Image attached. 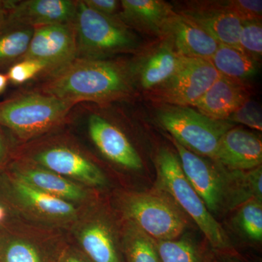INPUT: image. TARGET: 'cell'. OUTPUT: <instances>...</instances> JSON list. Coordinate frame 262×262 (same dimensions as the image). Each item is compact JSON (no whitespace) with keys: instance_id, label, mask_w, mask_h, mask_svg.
I'll return each mask as SVG.
<instances>
[{"instance_id":"cell-20","label":"cell","mask_w":262,"mask_h":262,"mask_svg":"<svg viewBox=\"0 0 262 262\" xmlns=\"http://www.w3.org/2000/svg\"><path fill=\"white\" fill-rule=\"evenodd\" d=\"M0 179L4 180L3 186L5 190L41 214L56 218H69L75 215V206L70 202L32 187L11 173H4Z\"/></svg>"},{"instance_id":"cell-31","label":"cell","mask_w":262,"mask_h":262,"mask_svg":"<svg viewBox=\"0 0 262 262\" xmlns=\"http://www.w3.org/2000/svg\"><path fill=\"white\" fill-rule=\"evenodd\" d=\"M225 3L227 8L242 21L261 20V0H228Z\"/></svg>"},{"instance_id":"cell-2","label":"cell","mask_w":262,"mask_h":262,"mask_svg":"<svg viewBox=\"0 0 262 262\" xmlns=\"http://www.w3.org/2000/svg\"><path fill=\"white\" fill-rule=\"evenodd\" d=\"M75 106L36 89L23 91L0 101V127L32 140L66 123Z\"/></svg>"},{"instance_id":"cell-26","label":"cell","mask_w":262,"mask_h":262,"mask_svg":"<svg viewBox=\"0 0 262 262\" xmlns=\"http://www.w3.org/2000/svg\"><path fill=\"white\" fill-rule=\"evenodd\" d=\"M236 222L241 232L251 241H262V203L250 200L239 207Z\"/></svg>"},{"instance_id":"cell-13","label":"cell","mask_w":262,"mask_h":262,"mask_svg":"<svg viewBox=\"0 0 262 262\" xmlns=\"http://www.w3.org/2000/svg\"><path fill=\"white\" fill-rule=\"evenodd\" d=\"M87 126L91 141L106 159L129 170L143 168L140 155L127 136L106 117L98 113H91Z\"/></svg>"},{"instance_id":"cell-11","label":"cell","mask_w":262,"mask_h":262,"mask_svg":"<svg viewBox=\"0 0 262 262\" xmlns=\"http://www.w3.org/2000/svg\"><path fill=\"white\" fill-rule=\"evenodd\" d=\"M183 57L164 38L143 48L129 61L135 89L149 93L164 83L180 65Z\"/></svg>"},{"instance_id":"cell-24","label":"cell","mask_w":262,"mask_h":262,"mask_svg":"<svg viewBox=\"0 0 262 262\" xmlns=\"http://www.w3.org/2000/svg\"><path fill=\"white\" fill-rule=\"evenodd\" d=\"M161 262H214L188 239L155 241Z\"/></svg>"},{"instance_id":"cell-14","label":"cell","mask_w":262,"mask_h":262,"mask_svg":"<svg viewBox=\"0 0 262 262\" xmlns=\"http://www.w3.org/2000/svg\"><path fill=\"white\" fill-rule=\"evenodd\" d=\"M214 162L229 170L238 171L261 166V138L243 127H232L221 139Z\"/></svg>"},{"instance_id":"cell-36","label":"cell","mask_w":262,"mask_h":262,"mask_svg":"<svg viewBox=\"0 0 262 262\" xmlns=\"http://www.w3.org/2000/svg\"><path fill=\"white\" fill-rule=\"evenodd\" d=\"M15 0H0V12H6L11 8Z\"/></svg>"},{"instance_id":"cell-1","label":"cell","mask_w":262,"mask_h":262,"mask_svg":"<svg viewBox=\"0 0 262 262\" xmlns=\"http://www.w3.org/2000/svg\"><path fill=\"white\" fill-rule=\"evenodd\" d=\"M44 78L36 90L75 106L106 104L125 99L136 91L129 62L115 58H75Z\"/></svg>"},{"instance_id":"cell-32","label":"cell","mask_w":262,"mask_h":262,"mask_svg":"<svg viewBox=\"0 0 262 262\" xmlns=\"http://www.w3.org/2000/svg\"><path fill=\"white\" fill-rule=\"evenodd\" d=\"M84 4L100 14L120 18L121 4L117 0H83Z\"/></svg>"},{"instance_id":"cell-9","label":"cell","mask_w":262,"mask_h":262,"mask_svg":"<svg viewBox=\"0 0 262 262\" xmlns=\"http://www.w3.org/2000/svg\"><path fill=\"white\" fill-rule=\"evenodd\" d=\"M178 152L183 172L188 182L204 202L208 211L218 212L227 201V184L225 169L203 159L186 149L170 137Z\"/></svg>"},{"instance_id":"cell-28","label":"cell","mask_w":262,"mask_h":262,"mask_svg":"<svg viewBox=\"0 0 262 262\" xmlns=\"http://www.w3.org/2000/svg\"><path fill=\"white\" fill-rule=\"evenodd\" d=\"M239 49L258 63L262 57L261 20L243 21L239 35Z\"/></svg>"},{"instance_id":"cell-29","label":"cell","mask_w":262,"mask_h":262,"mask_svg":"<svg viewBox=\"0 0 262 262\" xmlns=\"http://www.w3.org/2000/svg\"><path fill=\"white\" fill-rule=\"evenodd\" d=\"M49 70L45 62L34 58H24L8 69L7 77L10 83L21 85L38 77H46Z\"/></svg>"},{"instance_id":"cell-19","label":"cell","mask_w":262,"mask_h":262,"mask_svg":"<svg viewBox=\"0 0 262 262\" xmlns=\"http://www.w3.org/2000/svg\"><path fill=\"white\" fill-rule=\"evenodd\" d=\"M10 173L32 187L64 201H82L87 196L84 189L75 183L29 162L13 164Z\"/></svg>"},{"instance_id":"cell-12","label":"cell","mask_w":262,"mask_h":262,"mask_svg":"<svg viewBox=\"0 0 262 262\" xmlns=\"http://www.w3.org/2000/svg\"><path fill=\"white\" fill-rule=\"evenodd\" d=\"M176 12L192 20L219 44L239 49L243 21L227 8L225 1L188 2Z\"/></svg>"},{"instance_id":"cell-4","label":"cell","mask_w":262,"mask_h":262,"mask_svg":"<svg viewBox=\"0 0 262 262\" xmlns=\"http://www.w3.org/2000/svg\"><path fill=\"white\" fill-rule=\"evenodd\" d=\"M156 168L159 189L195 222L215 251L232 253V247L225 229L188 182L178 156L168 149H160L156 157Z\"/></svg>"},{"instance_id":"cell-37","label":"cell","mask_w":262,"mask_h":262,"mask_svg":"<svg viewBox=\"0 0 262 262\" xmlns=\"http://www.w3.org/2000/svg\"><path fill=\"white\" fill-rule=\"evenodd\" d=\"M62 262H86L81 258L77 257L75 256H69L67 258H65Z\"/></svg>"},{"instance_id":"cell-25","label":"cell","mask_w":262,"mask_h":262,"mask_svg":"<svg viewBox=\"0 0 262 262\" xmlns=\"http://www.w3.org/2000/svg\"><path fill=\"white\" fill-rule=\"evenodd\" d=\"M125 238L127 262H161L155 239L130 223Z\"/></svg>"},{"instance_id":"cell-33","label":"cell","mask_w":262,"mask_h":262,"mask_svg":"<svg viewBox=\"0 0 262 262\" xmlns=\"http://www.w3.org/2000/svg\"><path fill=\"white\" fill-rule=\"evenodd\" d=\"M248 187L253 200L262 201V168L261 166L245 171Z\"/></svg>"},{"instance_id":"cell-21","label":"cell","mask_w":262,"mask_h":262,"mask_svg":"<svg viewBox=\"0 0 262 262\" xmlns=\"http://www.w3.org/2000/svg\"><path fill=\"white\" fill-rule=\"evenodd\" d=\"M34 28L18 25L4 18L0 21V72L23 59L28 51Z\"/></svg>"},{"instance_id":"cell-15","label":"cell","mask_w":262,"mask_h":262,"mask_svg":"<svg viewBox=\"0 0 262 262\" xmlns=\"http://www.w3.org/2000/svg\"><path fill=\"white\" fill-rule=\"evenodd\" d=\"M77 1L74 0H23L15 1L4 18L11 23L34 27L73 22Z\"/></svg>"},{"instance_id":"cell-23","label":"cell","mask_w":262,"mask_h":262,"mask_svg":"<svg viewBox=\"0 0 262 262\" xmlns=\"http://www.w3.org/2000/svg\"><path fill=\"white\" fill-rule=\"evenodd\" d=\"M210 61L220 75L232 80L247 82L257 73L259 63L238 48L220 45Z\"/></svg>"},{"instance_id":"cell-17","label":"cell","mask_w":262,"mask_h":262,"mask_svg":"<svg viewBox=\"0 0 262 262\" xmlns=\"http://www.w3.org/2000/svg\"><path fill=\"white\" fill-rule=\"evenodd\" d=\"M249 99L251 90L247 82L220 75L193 108L213 120H228L230 115Z\"/></svg>"},{"instance_id":"cell-27","label":"cell","mask_w":262,"mask_h":262,"mask_svg":"<svg viewBox=\"0 0 262 262\" xmlns=\"http://www.w3.org/2000/svg\"><path fill=\"white\" fill-rule=\"evenodd\" d=\"M0 262H44L37 248L23 239L0 238Z\"/></svg>"},{"instance_id":"cell-8","label":"cell","mask_w":262,"mask_h":262,"mask_svg":"<svg viewBox=\"0 0 262 262\" xmlns=\"http://www.w3.org/2000/svg\"><path fill=\"white\" fill-rule=\"evenodd\" d=\"M27 158L29 163L87 185L102 187L106 182L99 167L79 148L69 143L52 141L36 146Z\"/></svg>"},{"instance_id":"cell-38","label":"cell","mask_w":262,"mask_h":262,"mask_svg":"<svg viewBox=\"0 0 262 262\" xmlns=\"http://www.w3.org/2000/svg\"><path fill=\"white\" fill-rule=\"evenodd\" d=\"M5 12H0V21H1L2 18H3V14Z\"/></svg>"},{"instance_id":"cell-6","label":"cell","mask_w":262,"mask_h":262,"mask_svg":"<svg viewBox=\"0 0 262 262\" xmlns=\"http://www.w3.org/2000/svg\"><path fill=\"white\" fill-rule=\"evenodd\" d=\"M124 214L155 241L178 239L187 227V217L173 200L161 189L125 194Z\"/></svg>"},{"instance_id":"cell-7","label":"cell","mask_w":262,"mask_h":262,"mask_svg":"<svg viewBox=\"0 0 262 262\" xmlns=\"http://www.w3.org/2000/svg\"><path fill=\"white\" fill-rule=\"evenodd\" d=\"M220 76L210 60L183 57L173 75L148 95L161 104L193 107Z\"/></svg>"},{"instance_id":"cell-22","label":"cell","mask_w":262,"mask_h":262,"mask_svg":"<svg viewBox=\"0 0 262 262\" xmlns=\"http://www.w3.org/2000/svg\"><path fill=\"white\" fill-rule=\"evenodd\" d=\"M79 239L93 262H122L111 230L103 222L98 221L85 226Z\"/></svg>"},{"instance_id":"cell-18","label":"cell","mask_w":262,"mask_h":262,"mask_svg":"<svg viewBox=\"0 0 262 262\" xmlns=\"http://www.w3.org/2000/svg\"><path fill=\"white\" fill-rule=\"evenodd\" d=\"M120 19L130 29L160 39L165 24L176 13L162 0H122Z\"/></svg>"},{"instance_id":"cell-16","label":"cell","mask_w":262,"mask_h":262,"mask_svg":"<svg viewBox=\"0 0 262 262\" xmlns=\"http://www.w3.org/2000/svg\"><path fill=\"white\" fill-rule=\"evenodd\" d=\"M168 40L181 57L210 60L220 46L196 24L176 12L163 29Z\"/></svg>"},{"instance_id":"cell-10","label":"cell","mask_w":262,"mask_h":262,"mask_svg":"<svg viewBox=\"0 0 262 262\" xmlns=\"http://www.w3.org/2000/svg\"><path fill=\"white\" fill-rule=\"evenodd\" d=\"M76 58L77 41L72 22L34 27L28 51L23 59L34 58L45 62L49 70L48 76L63 68Z\"/></svg>"},{"instance_id":"cell-35","label":"cell","mask_w":262,"mask_h":262,"mask_svg":"<svg viewBox=\"0 0 262 262\" xmlns=\"http://www.w3.org/2000/svg\"><path fill=\"white\" fill-rule=\"evenodd\" d=\"M8 83H9V80L6 74L0 72V94L4 92Z\"/></svg>"},{"instance_id":"cell-34","label":"cell","mask_w":262,"mask_h":262,"mask_svg":"<svg viewBox=\"0 0 262 262\" xmlns=\"http://www.w3.org/2000/svg\"><path fill=\"white\" fill-rule=\"evenodd\" d=\"M10 149L4 136L0 131V166L6 163L9 158Z\"/></svg>"},{"instance_id":"cell-5","label":"cell","mask_w":262,"mask_h":262,"mask_svg":"<svg viewBox=\"0 0 262 262\" xmlns=\"http://www.w3.org/2000/svg\"><path fill=\"white\" fill-rule=\"evenodd\" d=\"M156 119L179 144L213 161L222 136L234 126L233 122L213 120L191 106L161 104Z\"/></svg>"},{"instance_id":"cell-3","label":"cell","mask_w":262,"mask_h":262,"mask_svg":"<svg viewBox=\"0 0 262 262\" xmlns=\"http://www.w3.org/2000/svg\"><path fill=\"white\" fill-rule=\"evenodd\" d=\"M73 25L76 58L108 59L117 55L138 53L142 48L139 37L120 18L100 14L83 0L77 1Z\"/></svg>"},{"instance_id":"cell-30","label":"cell","mask_w":262,"mask_h":262,"mask_svg":"<svg viewBox=\"0 0 262 262\" xmlns=\"http://www.w3.org/2000/svg\"><path fill=\"white\" fill-rule=\"evenodd\" d=\"M229 121L237 122L255 129L262 130V115L260 105L249 99L239 106L228 118Z\"/></svg>"}]
</instances>
